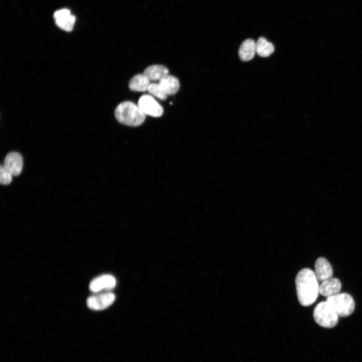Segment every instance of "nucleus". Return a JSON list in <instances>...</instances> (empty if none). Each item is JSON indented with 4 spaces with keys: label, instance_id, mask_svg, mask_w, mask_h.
Instances as JSON below:
<instances>
[{
    "label": "nucleus",
    "instance_id": "dca6fc26",
    "mask_svg": "<svg viewBox=\"0 0 362 362\" xmlns=\"http://www.w3.org/2000/svg\"><path fill=\"white\" fill-rule=\"evenodd\" d=\"M274 50L273 44L264 37H260L256 42V53L261 57L269 56Z\"/></svg>",
    "mask_w": 362,
    "mask_h": 362
},
{
    "label": "nucleus",
    "instance_id": "9d476101",
    "mask_svg": "<svg viewBox=\"0 0 362 362\" xmlns=\"http://www.w3.org/2000/svg\"><path fill=\"white\" fill-rule=\"evenodd\" d=\"M315 274L319 281L323 282L332 278L333 268L326 258L321 257L317 259L315 263Z\"/></svg>",
    "mask_w": 362,
    "mask_h": 362
},
{
    "label": "nucleus",
    "instance_id": "39448f33",
    "mask_svg": "<svg viewBox=\"0 0 362 362\" xmlns=\"http://www.w3.org/2000/svg\"><path fill=\"white\" fill-rule=\"evenodd\" d=\"M115 295L111 292L97 294L88 297L87 300L88 307L94 311H102L113 304Z\"/></svg>",
    "mask_w": 362,
    "mask_h": 362
},
{
    "label": "nucleus",
    "instance_id": "7ed1b4c3",
    "mask_svg": "<svg viewBox=\"0 0 362 362\" xmlns=\"http://www.w3.org/2000/svg\"><path fill=\"white\" fill-rule=\"evenodd\" d=\"M339 317H347L351 315L355 308V301L348 293H338L327 297L326 300Z\"/></svg>",
    "mask_w": 362,
    "mask_h": 362
},
{
    "label": "nucleus",
    "instance_id": "4468645a",
    "mask_svg": "<svg viewBox=\"0 0 362 362\" xmlns=\"http://www.w3.org/2000/svg\"><path fill=\"white\" fill-rule=\"evenodd\" d=\"M144 74L151 81H160L169 75V70L162 65H153L148 67Z\"/></svg>",
    "mask_w": 362,
    "mask_h": 362
},
{
    "label": "nucleus",
    "instance_id": "6e6552de",
    "mask_svg": "<svg viewBox=\"0 0 362 362\" xmlns=\"http://www.w3.org/2000/svg\"><path fill=\"white\" fill-rule=\"evenodd\" d=\"M116 285V280L111 275H103L93 279L90 283V290L94 293H98L103 290L113 289Z\"/></svg>",
    "mask_w": 362,
    "mask_h": 362
},
{
    "label": "nucleus",
    "instance_id": "9b49d317",
    "mask_svg": "<svg viewBox=\"0 0 362 362\" xmlns=\"http://www.w3.org/2000/svg\"><path fill=\"white\" fill-rule=\"evenodd\" d=\"M342 283L337 278H331L322 282L319 291L321 295L329 297L336 295L341 291Z\"/></svg>",
    "mask_w": 362,
    "mask_h": 362
},
{
    "label": "nucleus",
    "instance_id": "f8f14e48",
    "mask_svg": "<svg viewBox=\"0 0 362 362\" xmlns=\"http://www.w3.org/2000/svg\"><path fill=\"white\" fill-rule=\"evenodd\" d=\"M256 53V42L253 39H248L241 44L239 51V56L241 60L244 62L250 61L255 56Z\"/></svg>",
    "mask_w": 362,
    "mask_h": 362
},
{
    "label": "nucleus",
    "instance_id": "ddd939ff",
    "mask_svg": "<svg viewBox=\"0 0 362 362\" xmlns=\"http://www.w3.org/2000/svg\"><path fill=\"white\" fill-rule=\"evenodd\" d=\"M159 84L168 95L176 94L180 89V82L175 77L169 75L162 79Z\"/></svg>",
    "mask_w": 362,
    "mask_h": 362
},
{
    "label": "nucleus",
    "instance_id": "1a4fd4ad",
    "mask_svg": "<svg viewBox=\"0 0 362 362\" xmlns=\"http://www.w3.org/2000/svg\"><path fill=\"white\" fill-rule=\"evenodd\" d=\"M23 164V158L21 155L12 152L6 157L3 166L13 176H18L22 172Z\"/></svg>",
    "mask_w": 362,
    "mask_h": 362
},
{
    "label": "nucleus",
    "instance_id": "f03ea898",
    "mask_svg": "<svg viewBox=\"0 0 362 362\" xmlns=\"http://www.w3.org/2000/svg\"><path fill=\"white\" fill-rule=\"evenodd\" d=\"M146 115L138 105L130 101L120 103L115 111V116L118 122L132 127L142 125L145 122Z\"/></svg>",
    "mask_w": 362,
    "mask_h": 362
},
{
    "label": "nucleus",
    "instance_id": "20e7f679",
    "mask_svg": "<svg viewBox=\"0 0 362 362\" xmlns=\"http://www.w3.org/2000/svg\"><path fill=\"white\" fill-rule=\"evenodd\" d=\"M314 317L316 322L326 328H333L338 323L339 316L328 302L323 301L315 309Z\"/></svg>",
    "mask_w": 362,
    "mask_h": 362
},
{
    "label": "nucleus",
    "instance_id": "f3484780",
    "mask_svg": "<svg viewBox=\"0 0 362 362\" xmlns=\"http://www.w3.org/2000/svg\"><path fill=\"white\" fill-rule=\"evenodd\" d=\"M148 91L150 94L161 100H165L167 98L168 95L159 84H151Z\"/></svg>",
    "mask_w": 362,
    "mask_h": 362
},
{
    "label": "nucleus",
    "instance_id": "423d86ee",
    "mask_svg": "<svg viewBox=\"0 0 362 362\" xmlns=\"http://www.w3.org/2000/svg\"><path fill=\"white\" fill-rule=\"evenodd\" d=\"M138 106L146 115L159 117L163 114L162 106L153 97L149 95H144L140 98Z\"/></svg>",
    "mask_w": 362,
    "mask_h": 362
},
{
    "label": "nucleus",
    "instance_id": "f257e3e1",
    "mask_svg": "<svg viewBox=\"0 0 362 362\" xmlns=\"http://www.w3.org/2000/svg\"><path fill=\"white\" fill-rule=\"evenodd\" d=\"M318 281L315 272L310 269H304L298 273L295 283L301 306L309 307L315 303L320 294Z\"/></svg>",
    "mask_w": 362,
    "mask_h": 362
},
{
    "label": "nucleus",
    "instance_id": "a211bd4d",
    "mask_svg": "<svg viewBox=\"0 0 362 362\" xmlns=\"http://www.w3.org/2000/svg\"><path fill=\"white\" fill-rule=\"evenodd\" d=\"M13 179V175L2 165L0 169V182L1 184L7 185L10 184Z\"/></svg>",
    "mask_w": 362,
    "mask_h": 362
},
{
    "label": "nucleus",
    "instance_id": "2eb2a0df",
    "mask_svg": "<svg viewBox=\"0 0 362 362\" xmlns=\"http://www.w3.org/2000/svg\"><path fill=\"white\" fill-rule=\"evenodd\" d=\"M151 84L150 80L144 74H139L131 80L129 87L134 91L145 92L148 90Z\"/></svg>",
    "mask_w": 362,
    "mask_h": 362
},
{
    "label": "nucleus",
    "instance_id": "0eeeda50",
    "mask_svg": "<svg viewBox=\"0 0 362 362\" xmlns=\"http://www.w3.org/2000/svg\"><path fill=\"white\" fill-rule=\"evenodd\" d=\"M56 25L60 29L67 32L73 30L76 21V17L71 14L67 9L56 11L53 15Z\"/></svg>",
    "mask_w": 362,
    "mask_h": 362
}]
</instances>
